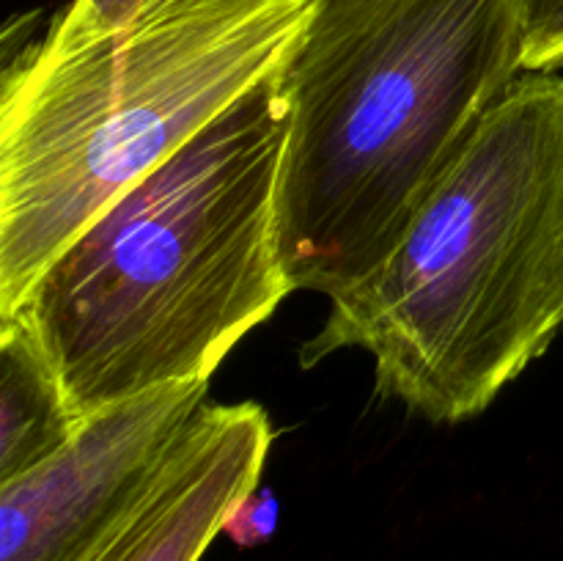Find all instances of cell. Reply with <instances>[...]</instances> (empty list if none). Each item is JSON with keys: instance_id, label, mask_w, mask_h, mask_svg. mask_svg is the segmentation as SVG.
Returning <instances> with one entry per match:
<instances>
[{"instance_id": "1", "label": "cell", "mask_w": 563, "mask_h": 561, "mask_svg": "<svg viewBox=\"0 0 563 561\" xmlns=\"http://www.w3.org/2000/svg\"><path fill=\"white\" fill-rule=\"evenodd\" d=\"M284 69L55 256L16 322L77 418L214 374L291 289L278 240Z\"/></svg>"}, {"instance_id": "2", "label": "cell", "mask_w": 563, "mask_h": 561, "mask_svg": "<svg viewBox=\"0 0 563 561\" xmlns=\"http://www.w3.org/2000/svg\"><path fill=\"white\" fill-rule=\"evenodd\" d=\"M319 0H69L0 86V319L115 198L289 64Z\"/></svg>"}, {"instance_id": "3", "label": "cell", "mask_w": 563, "mask_h": 561, "mask_svg": "<svg viewBox=\"0 0 563 561\" xmlns=\"http://www.w3.org/2000/svg\"><path fill=\"white\" fill-rule=\"evenodd\" d=\"M520 75L517 0H319L284 66L291 289L333 300L377 273Z\"/></svg>"}, {"instance_id": "4", "label": "cell", "mask_w": 563, "mask_h": 561, "mask_svg": "<svg viewBox=\"0 0 563 561\" xmlns=\"http://www.w3.org/2000/svg\"><path fill=\"white\" fill-rule=\"evenodd\" d=\"M563 328V77L522 72L383 267L300 350L372 355L377 391L434 424L478 416Z\"/></svg>"}, {"instance_id": "5", "label": "cell", "mask_w": 563, "mask_h": 561, "mask_svg": "<svg viewBox=\"0 0 563 561\" xmlns=\"http://www.w3.org/2000/svg\"><path fill=\"white\" fill-rule=\"evenodd\" d=\"M207 380L132 396L82 418L58 451L0 482V561H91L146 498Z\"/></svg>"}, {"instance_id": "6", "label": "cell", "mask_w": 563, "mask_h": 561, "mask_svg": "<svg viewBox=\"0 0 563 561\" xmlns=\"http://www.w3.org/2000/svg\"><path fill=\"white\" fill-rule=\"evenodd\" d=\"M269 446L262 405H203L146 498L91 561H201L258 490Z\"/></svg>"}, {"instance_id": "7", "label": "cell", "mask_w": 563, "mask_h": 561, "mask_svg": "<svg viewBox=\"0 0 563 561\" xmlns=\"http://www.w3.org/2000/svg\"><path fill=\"white\" fill-rule=\"evenodd\" d=\"M80 424L25 330L0 322V482L47 460Z\"/></svg>"}, {"instance_id": "8", "label": "cell", "mask_w": 563, "mask_h": 561, "mask_svg": "<svg viewBox=\"0 0 563 561\" xmlns=\"http://www.w3.org/2000/svg\"><path fill=\"white\" fill-rule=\"evenodd\" d=\"M522 25V72L563 66V0H517Z\"/></svg>"}]
</instances>
